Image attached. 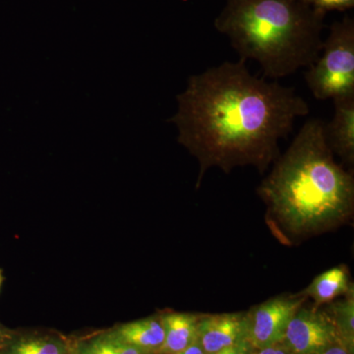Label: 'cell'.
<instances>
[{"label": "cell", "mask_w": 354, "mask_h": 354, "mask_svg": "<svg viewBox=\"0 0 354 354\" xmlns=\"http://www.w3.org/2000/svg\"><path fill=\"white\" fill-rule=\"evenodd\" d=\"M176 100L178 109L169 121L178 130V143L199 162L197 188L212 167L227 174L245 165L267 171L281 156L279 140L310 113L295 88L252 75L243 59L190 76Z\"/></svg>", "instance_id": "6da1fadb"}, {"label": "cell", "mask_w": 354, "mask_h": 354, "mask_svg": "<svg viewBox=\"0 0 354 354\" xmlns=\"http://www.w3.org/2000/svg\"><path fill=\"white\" fill-rule=\"evenodd\" d=\"M265 220L283 245L334 230L353 220V174L335 162L324 122L307 121L257 189Z\"/></svg>", "instance_id": "7a4b0ae2"}, {"label": "cell", "mask_w": 354, "mask_h": 354, "mask_svg": "<svg viewBox=\"0 0 354 354\" xmlns=\"http://www.w3.org/2000/svg\"><path fill=\"white\" fill-rule=\"evenodd\" d=\"M325 16L302 0H225L215 28L239 59L255 60L263 78L277 81L315 64Z\"/></svg>", "instance_id": "3957f363"}, {"label": "cell", "mask_w": 354, "mask_h": 354, "mask_svg": "<svg viewBox=\"0 0 354 354\" xmlns=\"http://www.w3.org/2000/svg\"><path fill=\"white\" fill-rule=\"evenodd\" d=\"M317 100L354 97V21L346 16L330 26L328 39L315 64L304 74Z\"/></svg>", "instance_id": "277c9868"}, {"label": "cell", "mask_w": 354, "mask_h": 354, "mask_svg": "<svg viewBox=\"0 0 354 354\" xmlns=\"http://www.w3.org/2000/svg\"><path fill=\"white\" fill-rule=\"evenodd\" d=\"M307 298L301 293L272 297L254 306L247 317V341L254 349L268 348L283 342L291 318Z\"/></svg>", "instance_id": "5b68a950"}, {"label": "cell", "mask_w": 354, "mask_h": 354, "mask_svg": "<svg viewBox=\"0 0 354 354\" xmlns=\"http://www.w3.org/2000/svg\"><path fill=\"white\" fill-rule=\"evenodd\" d=\"M283 344L291 354H316L339 344L334 324L321 307L301 306L286 328Z\"/></svg>", "instance_id": "8992f818"}, {"label": "cell", "mask_w": 354, "mask_h": 354, "mask_svg": "<svg viewBox=\"0 0 354 354\" xmlns=\"http://www.w3.org/2000/svg\"><path fill=\"white\" fill-rule=\"evenodd\" d=\"M247 339L246 313L201 314L197 341L205 354H214Z\"/></svg>", "instance_id": "52a82bcc"}, {"label": "cell", "mask_w": 354, "mask_h": 354, "mask_svg": "<svg viewBox=\"0 0 354 354\" xmlns=\"http://www.w3.org/2000/svg\"><path fill=\"white\" fill-rule=\"evenodd\" d=\"M334 118L324 123V136L333 153L354 164V97L334 100Z\"/></svg>", "instance_id": "ba28073f"}, {"label": "cell", "mask_w": 354, "mask_h": 354, "mask_svg": "<svg viewBox=\"0 0 354 354\" xmlns=\"http://www.w3.org/2000/svg\"><path fill=\"white\" fill-rule=\"evenodd\" d=\"M300 293L307 299L310 298L313 300L315 307L332 304L339 298L354 293L348 268L346 265H341L324 272Z\"/></svg>", "instance_id": "9c48e42d"}, {"label": "cell", "mask_w": 354, "mask_h": 354, "mask_svg": "<svg viewBox=\"0 0 354 354\" xmlns=\"http://www.w3.org/2000/svg\"><path fill=\"white\" fill-rule=\"evenodd\" d=\"M111 332L121 341L151 354H158L165 341L164 325L160 315L122 324Z\"/></svg>", "instance_id": "30bf717a"}, {"label": "cell", "mask_w": 354, "mask_h": 354, "mask_svg": "<svg viewBox=\"0 0 354 354\" xmlns=\"http://www.w3.org/2000/svg\"><path fill=\"white\" fill-rule=\"evenodd\" d=\"M201 314L167 311L160 314L165 341L158 354H176L197 339V328Z\"/></svg>", "instance_id": "8fae6325"}, {"label": "cell", "mask_w": 354, "mask_h": 354, "mask_svg": "<svg viewBox=\"0 0 354 354\" xmlns=\"http://www.w3.org/2000/svg\"><path fill=\"white\" fill-rule=\"evenodd\" d=\"M0 354H71L67 342L55 335H25L9 339Z\"/></svg>", "instance_id": "7c38bea8"}, {"label": "cell", "mask_w": 354, "mask_h": 354, "mask_svg": "<svg viewBox=\"0 0 354 354\" xmlns=\"http://www.w3.org/2000/svg\"><path fill=\"white\" fill-rule=\"evenodd\" d=\"M334 324L335 333L339 344L348 349V353L354 351V293L335 300L324 308Z\"/></svg>", "instance_id": "4fadbf2b"}, {"label": "cell", "mask_w": 354, "mask_h": 354, "mask_svg": "<svg viewBox=\"0 0 354 354\" xmlns=\"http://www.w3.org/2000/svg\"><path fill=\"white\" fill-rule=\"evenodd\" d=\"M73 353L75 354H151L121 341L111 330L79 341Z\"/></svg>", "instance_id": "5bb4252c"}, {"label": "cell", "mask_w": 354, "mask_h": 354, "mask_svg": "<svg viewBox=\"0 0 354 354\" xmlns=\"http://www.w3.org/2000/svg\"><path fill=\"white\" fill-rule=\"evenodd\" d=\"M317 12L326 15L330 11H346L353 9L354 0H302Z\"/></svg>", "instance_id": "9a60e30c"}, {"label": "cell", "mask_w": 354, "mask_h": 354, "mask_svg": "<svg viewBox=\"0 0 354 354\" xmlns=\"http://www.w3.org/2000/svg\"><path fill=\"white\" fill-rule=\"evenodd\" d=\"M254 348L251 346L250 342L247 339L237 342L234 346L223 349L214 354H251L253 353Z\"/></svg>", "instance_id": "2e32d148"}, {"label": "cell", "mask_w": 354, "mask_h": 354, "mask_svg": "<svg viewBox=\"0 0 354 354\" xmlns=\"http://www.w3.org/2000/svg\"><path fill=\"white\" fill-rule=\"evenodd\" d=\"M251 354H291L290 351L286 348L283 342H279L274 346L261 349H254Z\"/></svg>", "instance_id": "e0dca14e"}, {"label": "cell", "mask_w": 354, "mask_h": 354, "mask_svg": "<svg viewBox=\"0 0 354 354\" xmlns=\"http://www.w3.org/2000/svg\"><path fill=\"white\" fill-rule=\"evenodd\" d=\"M316 354H351L348 349L342 346L341 344H335L330 346L329 348L323 349L320 353Z\"/></svg>", "instance_id": "ac0fdd59"}, {"label": "cell", "mask_w": 354, "mask_h": 354, "mask_svg": "<svg viewBox=\"0 0 354 354\" xmlns=\"http://www.w3.org/2000/svg\"><path fill=\"white\" fill-rule=\"evenodd\" d=\"M176 354H205V353L196 339V341L193 342L192 344H190L188 348H186L185 349H183V351H179V353Z\"/></svg>", "instance_id": "d6986e66"}, {"label": "cell", "mask_w": 354, "mask_h": 354, "mask_svg": "<svg viewBox=\"0 0 354 354\" xmlns=\"http://www.w3.org/2000/svg\"><path fill=\"white\" fill-rule=\"evenodd\" d=\"M10 339L6 330L3 329L1 325H0V348L6 344V342Z\"/></svg>", "instance_id": "ffe728a7"}, {"label": "cell", "mask_w": 354, "mask_h": 354, "mask_svg": "<svg viewBox=\"0 0 354 354\" xmlns=\"http://www.w3.org/2000/svg\"><path fill=\"white\" fill-rule=\"evenodd\" d=\"M2 283H3V276H2V272L0 270V290H1Z\"/></svg>", "instance_id": "44dd1931"}, {"label": "cell", "mask_w": 354, "mask_h": 354, "mask_svg": "<svg viewBox=\"0 0 354 354\" xmlns=\"http://www.w3.org/2000/svg\"><path fill=\"white\" fill-rule=\"evenodd\" d=\"M71 354H75V353H71Z\"/></svg>", "instance_id": "7402d4cb"}]
</instances>
